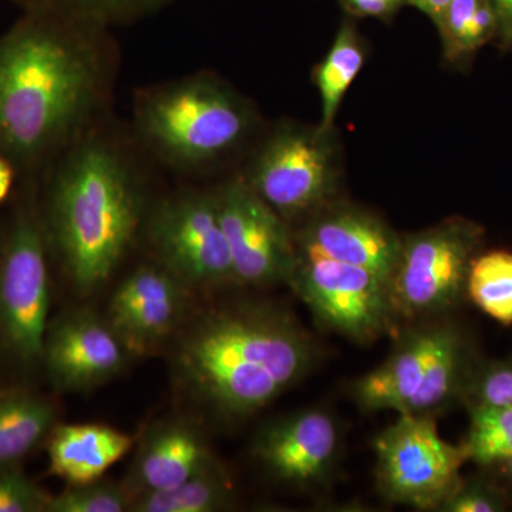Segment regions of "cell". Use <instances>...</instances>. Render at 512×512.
I'll list each match as a JSON object with an SVG mask.
<instances>
[{
  "instance_id": "obj_1",
  "label": "cell",
  "mask_w": 512,
  "mask_h": 512,
  "mask_svg": "<svg viewBox=\"0 0 512 512\" xmlns=\"http://www.w3.org/2000/svg\"><path fill=\"white\" fill-rule=\"evenodd\" d=\"M106 28L30 12L0 39V147L36 160L90 130L109 92Z\"/></svg>"
},
{
  "instance_id": "obj_2",
  "label": "cell",
  "mask_w": 512,
  "mask_h": 512,
  "mask_svg": "<svg viewBox=\"0 0 512 512\" xmlns=\"http://www.w3.org/2000/svg\"><path fill=\"white\" fill-rule=\"evenodd\" d=\"M315 359L295 316L269 303L241 302L194 319L175 349L174 373L202 406L242 419L295 386Z\"/></svg>"
},
{
  "instance_id": "obj_3",
  "label": "cell",
  "mask_w": 512,
  "mask_h": 512,
  "mask_svg": "<svg viewBox=\"0 0 512 512\" xmlns=\"http://www.w3.org/2000/svg\"><path fill=\"white\" fill-rule=\"evenodd\" d=\"M50 190L49 225L80 292L106 284L146 218L133 164L113 141L87 131L67 147Z\"/></svg>"
},
{
  "instance_id": "obj_4",
  "label": "cell",
  "mask_w": 512,
  "mask_h": 512,
  "mask_svg": "<svg viewBox=\"0 0 512 512\" xmlns=\"http://www.w3.org/2000/svg\"><path fill=\"white\" fill-rule=\"evenodd\" d=\"M255 111L228 83L194 74L138 94L134 128L160 160L200 170L237 150L254 130Z\"/></svg>"
},
{
  "instance_id": "obj_5",
  "label": "cell",
  "mask_w": 512,
  "mask_h": 512,
  "mask_svg": "<svg viewBox=\"0 0 512 512\" xmlns=\"http://www.w3.org/2000/svg\"><path fill=\"white\" fill-rule=\"evenodd\" d=\"M245 181L289 225L303 222L342 187V150L335 128L284 123L249 161Z\"/></svg>"
},
{
  "instance_id": "obj_6",
  "label": "cell",
  "mask_w": 512,
  "mask_h": 512,
  "mask_svg": "<svg viewBox=\"0 0 512 512\" xmlns=\"http://www.w3.org/2000/svg\"><path fill=\"white\" fill-rule=\"evenodd\" d=\"M483 239V227L461 217L403 237L389 284L394 316L429 318L456 305L466 293L471 262Z\"/></svg>"
},
{
  "instance_id": "obj_7",
  "label": "cell",
  "mask_w": 512,
  "mask_h": 512,
  "mask_svg": "<svg viewBox=\"0 0 512 512\" xmlns=\"http://www.w3.org/2000/svg\"><path fill=\"white\" fill-rule=\"evenodd\" d=\"M377 487L387 501L439 511L461 483L463 446L441 439L431 416L400 414L375 440Z\"/></svg>"
},
{
  "instance_id": "obj_8",
  "label": "cell",
  "mask_w": 512,
  "mask_h": 512,
  "mask_svg": "<svg viewBox=\"0 0 512 512\" xmlns=\"http://www.w3.org/2000/svg\"><path fill=\"white\" fill-rule=\"evenodd\" d=\"M288 284L318 322L355 342H373L396 319L389 285L360 266L296 249Z\"/></svg>"
},
{
  "instance_id": "obj_9",
  "label": "cell",
  "mask_w": 512,
  "mask_h": 512,
  "mask_svg": "<svg viewBox=\"0 0 512 512\" xmlns=\"http://www.w3.org/2000/svg\"><path fill=\"white\" fill-rule=\"evenodd\" d=\"M148 239L158 265L187 286L235 282L214 192L167 198L148 215Z\"/></svg>"
},
{
  "instance_id": "obj_10",
  "label": "cell",
  "mask_w": 512,
  "mask_h": 512,
  "mask_svg": "<svg viewBox=\"0 0 512 512\" xmlns=\"http://www.w3.org/2000/svg\"><path fill=\"white\" fill-rule=\"evenodd\" d=\"M49 275L42 232L20 217L0 258V338L16 359H43L49 315Z\"/></svg>"
},
{
  "instance_id": "obj_11",
  "label": "cell",
  "mask_w": 512,
  "mask_h": 512,
  "mask_svg": "<svg viewBox=\"0 0 512 512\" xmlns=\"http://www.w3.org/2000/svg\"><path fill=\"white\" fill-rule=\"evenodd\" d=\"M227 238L235 282L251 286L288 284L296 259L295 235L242 175L214 192Z\"/></svg>"
},
{
  "instance_id": "obj_12",
  "label": "cell",
  "mask_w": 512,
  "mask_h": 512,
  "mask_svg": "<svg viewBox=\"0 0 512 512\" xmlns=\"http://www.w3.org/2000/svg\"><path fill=\"white\" fill-rule=\"evenodd\" d=\"M296 249L360 266L390 284L403 237L375 212L336 200L303 221Z\"/></svg>"
},
{
  "instance_id": "obj_13",
  "label": "cell",
  "mask_w": 512,
  "mask_h": 512,
  "mask_svg": "<svg viewBox=\"0 0 512 512\" xmlns=\"http://www.w3.org/2000/svg\"><path fill=\"white\" fill-rule=\"evenodd\" d=\"M128 350L107 320L89 309H76L47 329L45 360L63 390H87L123 370Z\"/></svg>"
},
{
  "instance_id": "obj_14",
  "label": "cell",
  "mask_w": 512,
  "mask_h": 512,
  "mask_svg": "<svg viewBox=\"0 0 512 512\" xmlns=\"http://www.w3.org/2000/svg\"><path fill=\"white\" fill-rule=\"evenodd\" d=\"M339 427L323 410L313 409L275 421L259 434L255 454L282 483L308 487L323 480L338 458Z\"/></svg>"
},
{
  "instance_id": "obj_15",
  "label": "cell",
  "mask_w": 512,
  "mask_h": 512,
  "mask_svg": "<svg viewBox=\"0 0 512 512\" xmlns=\"http://www.w3.org/2000/svg\"><path fill=\"white\" fill-rule=\"evenodd\" d=\"M163 266H143L127 276L111 296L107 322L128 353H146L177 325L184 289Z\"/></svg>"
},
{
  "instance_id": "obj_16",
  "label": "cell",
  "mask_w": 512,
  "mask_h": 512,
  "mask_svg": "<svg viewBox=\"0 0 512 512\" xmlns=\"http://www.w3.org/2000/svg\"><path fill=\"white\" fill-rule=\"evenodd\" d=\"M214 460L200 431L184 421L156 427L144 440L131 470L127 493L138 495L181 484Z\"/></svg>"
},
{
  "instance_id": "obj_17",
  "label": "cell",
  "mask_w": 512,
  "mask_h": 512,
  "mask_svg": "<svg viewBox=\"0 0 512 512\" xmlns=\"http://www.w3.org/2000/svg\"><path fill=\"white\" fill-rule=\"evenodd\" d=\"M443 325L421 326L404 333L389 359L353 383L356 403L367 412L403 413L419 390Z\"/></svg>"
},
{
  "instance_id": "obj_18",
  "label": "cell",
  "mask_w": 512,
  "mask_h": 512,
  "mask_svg": "<svg viewBox=\"0 0 512 512\" xmlns=\"http://www.w3.org/2000/svg\"><path fill=\"white\" fill-rule=\"evenodd\" d=\"M131 446L128 434L104 424H59L50 433V471L69 484L92 483Z\"/></svg>"
},
{
  "instance_id": "obj_19",
  "label": "cell",
  "mask_w": 512,
  "mask_h": 512,
  "mask_svg": "<svg viewBox=\"0 0 512 512\" xmlns=\"http://www.w3.org/2000/svg\"><path fill=\"white\" fill-rule=\"evenodd\" d=\"M366 53L365 39L355 20L346 16L328 53L313 70V83L320 97V127L335 128L340 106L365 66Z\"/></svg>"
},
{
  "instance_id": "obj_20",
  "label": "cell",
  "mask_w": 512,
  "mask_h": 512,
  "mask_svg": "<svg viewBox=\"0 0 512 512\" xmlns=\"http://www.w3.org/2000/svg\"><path fill=\"white\" fill-rule=\"evenodd\" d=\"M467 380V349L456 328L443 325L436 350L419 390L400 414L433 416L436 410L463 392Z\"/></svg>"
},
{
  "instance_id": "obj_21",
  "label": "cell",
  "mask_w": 512,
  "mask_h": 512,
  "mask_svg": "<svg viewBox=\"0 0 512 512\" xmlns=\"http://www.w3.org/2000/svg\"><path fill=\"white\" fill-rule=\"evenodd\" d=\"M52 403L30 394L0 393V468L28 456L55 429Z\"/></svg>"
},
{
  "instance_id": "obj_22",
  "label": "cell",
  "mask_w": 512,
  "mask_h": 512,
  "mask_svg": "<svg viewBox=\"0 0 512 512\" xmlns=\"http://www.w3.org/2000/svg\"><path fill=\"white\" fill-rule=\"evenodd\" d=\"M436 28L444 62L463 66L485 45L497 42L500 25L491 0H453Z\"/></svg>"
},
{
  "instance_id": "obj_23",
  "label": "cell",
  "mask_w": 512,
  "mask_h": 512,
  "mask_svg": "<svg viewBox=\"0 0 512 512\" xmlns=\"http://www.w3.org/2000/svg\"><path fill=\"white\" fill-rule=\"evenodd\" d=\"M227 473L214 460L181 484L133 498L134 512H214L227 507L231 498Z\"/></svg>"
},
{
  "instance_id": "obj_24",
  "label": "cell",
  "mask_w": 512,
  "mask_h": 512,
  "mask_svg": "<svg viewBox=\"0 0 512 512\" xmlns=\"http://www.w3.org/2000/svg\"><path fill=\"white\" fill-rule=\"evenodd\" d=\"M466 293L485 315L512 325V252L504 249L478 254L471 262Z\"/></svg>"
},
{
  "instance_id": "obj_25",
  "label": "cell",
  "mask_w": 512,
  "mask_h": 512,
  "mask_svg": "<svg viewBox=\"0 0 512 512\" xmlns=\"http://www.w3.org/2000/svg\"><path fill=\"white\" fill-rule=\"evenodd\" d=\"M30 12L53 13L109 28L136 22L170 5L173 0H18Z\"/></svg>"
},
{
  "instance_id": "obj_26",
  "label": "cell",
  "mask_w": 512,
  "mask_h": 512,
  "mask_svg": "<svg viewBox=\"0 0 512 512\" xmlns=\"http://www.w3.org/2000/svg\"><path fill=\"white\" fill-rule=\"evenodd\" d=\"M471 424L463 444L467 460L491 466L512 457V407H470Z\"/></svg>"
},
{
  "instance_id": "obj_27",
  "label": "cell",
  "mask_w": 512,
  "mask_h": 512,
  "mask_svg": "<svg viewBox=\"0 0 512 512\" xmlns=\"http://www.w3.org/2000/svg\"><path fill=\"white\" fill-rule=\"evenodd\" d=\"M126 487L109 481L70 484L62 494L50 497L47 512H123L130 510Z\"/></svg>"
},
{
  "instance_id": "obj_28",
  "label": "cell",
  "mask_w": 512,
  "mask_h": 512,
  "mask_svg": "<svg viewBox=\"0 0 512 512\" xmlns=\"http://www.w3.org/2000/svg\"><path fill=\"white\" fill-rule=\"evenodd\" d=\"M470 407H512V360L488 363L463 387Z\"/></svg>"
},
{
  "instance_id": "obj_29",
  "label": "cell",
  "mask_w": 512,
  "mask_h": 512,
  "mask_svg": "<svg viewBox=\"0 0 512 512\" xmlns=\"http://www.w3.org/2000/svg\"><path fill=\"white\" fill-rule=\"evenodd\" d=\"M50 497L12 467L0 468V512L46 511Z\"/></svg>"
},
{
  "instance_id": "obj_30",
  "label": "cell",
  "mask_w": 512,
  "mask_h": 512,
  "mask_svg": "<svg viewBox=\"0 0 512 512\" xmlns=\"http://www.w3.org/2000/svg\"><path fill=\"white\" fill-rule=\"evenodd\" d=\"M505 508L504 495L481 481L458 484L453 494L441 504L444 512H497Z\"/></svg>"
},
{
  "instance_id": "obj_31",
  "label": "cell",
  "mask_w": 512,
  "mask_h": 512,
  "mask_svg": "<svg viewBox=\"0 0 512 512\" xmlns=\"http://www.w3.org/2000/svg\"><path fill=\"white\" fill-rule=\"evenodd\" d=\"M350 18L379 19L390 22L404 8L406 0H336Z\"/></svg>"
},
{
  "instance_id": "obj_32",
  "label": "cell",
  "mask_w": 512,
  "mask_h": 512,
  "mask_svg": "<svg viewBox=\"0 0 512 512\" xmlns=\"http://www.w3.org/2000/svg\"><path fill=\"white\" fill-rule=\"evenodd\" d=\"M497 12L498 46L503 50H512V0H491Z\"/></svg>"
},
{
  "instance_id": "obj_33",
  "label": "cell",
  "mask_w": 512,
  "mask_h": 512,
  "mask_svg": "<svg viewBox=\"0 0 512 512\" xmlns=\"http://www.w3.org/2000/svg\"><path fill=\"white\" fill-rule=\"evenodd\" d=\"M451 2L453 0H406V5L420 10L436 26Z\"/></svg>"
},
{
  "instance_id": "obj_34",
  "label": "cell",
  "mask_w": 512,
  "mask_h": 512,
  "mask_svg": "<svg viewBox=\"0 0 512 512\" xmlns=\"http://www.w3.org/2000/svg\"><path fill=\"white\" fill-rule=\"evenodd\" d=\"M13 178H15V171H13L12 161L9 160L8 154L0 151V204L8 198L12 190Z\"/></svg>"
},
{
  "instance_id": "obj_35",
  "label": "cell",
  "mask_w": 512,
  "mask_h": 512,
  "mask_svg": "<svg viewBox=\"0 0 512 512\" xmlns=\"http://www.w3.org/2000/svg\"><path fill=\"white\" fill-rule=\"evenodd\" d=\"M501 464H503L505 476L511 478L512 480V457L508 458V460L503 461V463Z\"/></svg>"
}]
</instances>
